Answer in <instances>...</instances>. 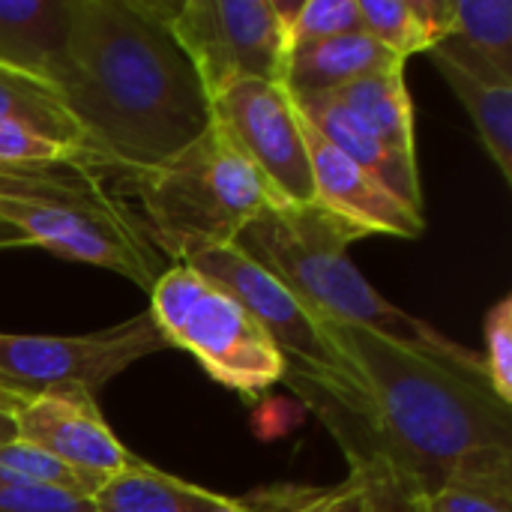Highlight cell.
Returning a JSON list of instances; mask_svg holds the SVG:
<instances>
[{"label": "cell", "mask_w": 512, "mask_h": 512, "mask_svg": "<svg viewBox=\"0 0 512 512\" xmlns=\"http://www.w3.org/2000/svg\"><path fill=\"white\" fill-rule=\"evenodd\" d=\"M0 123L24 126L60 147L66 156H84V132L69 114L60 90L39 75L0 63Z\"/></svg>", "instance_id": "d6986e66"}, {"label": "cell", "mask_w": 512, "mask_h": 512, "mask_svg": "<svg viewBox=\"0 0 512 512\" xmlns=\"http://www.w3.org/2000/svg\"><path fill=\"white\" fill-rule=\"evenodd\" d=\"M423 512H512V465L450 480L423 498Z\"/></svg>", "instance_id": "603a6c76"}, {"label": "cell", "mask_w": 512, "mask_h": 512, "mask_svg": "<svg viewBox=\"0 0 512 512\" xmlns=\"http://www.w3.org/2000/svg\"><path fill=\"white\" fill-rule=\"evenodd\" d=\"M249 504V512H276V501H273V489H258L249 498H243Z\"/></svg>", "instance_id": "f1b7e54d"}, {"label": "cell", "mask_w": 512, "mask_h": 512, "mask_svg": "<svg viewBox=\"0 0 512 512\" xmlns=\"http://www.w3.org/2000/svg\"><path fill=\"white\" fill-rule=\"evenodd\" d=\"M483 369L501 402L512 405V297H501L483 321Z\"/></svg>", "instance_id": "484cf974"}, {"label": "cell", "mask_w": 512, "mask_h": 512, "mask_svg": "<svg viewBox=\"0 0 512 512\" xmlns=\"http://www.w3.org/2000/svg\"><path fill=\"white\" fill-rule=\"evenodd\" d=\"M183 264L195 267L201 276L228 291L276 342L288 363L312 372L339 375V357L327 342L321 321H315L306 306L255 258H249L234 243L195 252Z\"/></svg>", "instance_id": "30bf717a"}, {"label": "cell", "mask_w": 512, "mask_h": 512, "mask_svg": "<svg viewBox=\"0 0 512 512\" xmlns=\"http://www.w3.org/2000/svg\"><path fill=\"white\" fill-rule=\"evenodd\" d=\"M306 147L312 168L315 204L351 225L360 237L387 234L399 240H417L426 231L423 213H414L372 174L342 156L327 138H321L306 120Z\"/></svg>", "instance_id": "7c38bea8"}, {"label": "cell", "mask_w": 512, "mask_h": 512, "mask_svg": "<svg viewBox=\"0 0 512 512\" xmlns=\"http://www.w3.org/2000/svg\"><path fill=\"white\" fill-rule=\"evenodd\" d=\"M147 294V315L168 348L192 354L216 384L255 399L285 378L288 360L264 327L195 267L162 270Z\"/></svg>", "instance_id": "8992f818"}, {"label": "cell", "mask_w": 512, "mask_h": 512, "mask_svg": "<svg viewBox=\"0 0 512 512\" xmlns=\"http://www.w3.org/2000/svg\"><path fill=\"white\" fill-rule=\"evenodd\" d=\"M429 57L465 105L489 159L501 177L512 183V81L501 78L492 66L453 39L429 48Z\"/></svg>", "instance_id": "4fadbf2b"}, {"label": "cell", "mask_w": 512, "mask_h": 512, "mask_svg": "<svg viewBox=\"0 0 512 512\" xmlns=\"http://www.w3.org/2000/svg\"><path fill=\"white\" fill-rule=\"evenodd\" d=\"M393 69H405V60L387 51L366 30H354V33H342V36H330V39L294 48L288 54L282 84L288 87L291 96L330 93L351 81H360L378 72H393Z\"/></svg>", "instance_id": "9a60e30c"}, {"label": "cell", "mask_w": 512, "mask_h": 512, "mask_svg": "<svg viewBox=\"0 0 512 512\" xmlns=\"http://www.w3.org/2000/svg\"><path fill=\"white\" fill-rule=\"evenodd\" d=\"M351 474L363 483L366 512H423V495L387 459L375 453L345 456Z\"/></svg>", "instance_id": "cb8c5ba5"}, {"label": "cell", "mask_w": 512, "mask_h": 512, "mask_svg": "<svg viewBox=\"0 0 512 512\" xmlns=\"http://www.w3.org/2000/svg\"><path fill=\"white\" fill-rule=\"evenodd\" d=\"M132 186L147 240L174 264L234 243L264 207L279 204L216 120L174 159L132 177Z\"/></svg>", "instance_id": "5b68a950"}, {"label": "cell", "mask_w": 512, "mask_h": 512, "mask_svg": "<svg viewBox=\"0 0 512 512\" xmlns=\"http://www.w3.org/2000/svg\"><path fill=\"white\" fill-rule=\"evenodd\" d=\"M165 348L168 342L147 312L87 336L0 333V393L15 402L66 387L96 393L138 360Z\"/></svg>", "instance_id": "52a82bcc"}, {"label": "cell", "mask_w": 512, "mask_h": 512, "mask_svg": "<svg viewBox=\"0 0 512 512\" xmlns=\"http://www.w3.org/2000/svg\"><path fill=\"white\" fill-rule=\"evenodd\" d=\"M0 512H93L90 498L21 486L0 468Z\"/></svg>", "instance_id": "83f0119b"}, {"label": "cell", "mask_w": 512, "mask_h": 512, "mask_svg": "<svg viewBox=\"0 0 512 512\" xmlns=\"http://www.w3.org/2000/svg\"><path fill=\"white\" fill-rule=\"evenodd\" d=\"M69 30V0H0V63L54 78Z\"/></svg>", "instance_id": "e0dca14e"}, {"label": "cell", "mask_w": 512, "mask_h": 512, "mask_svg": "<svg viewBox=\"0 0 512 512\" xmlns=\"http://www.w3.org/2000/svg\"><path fill=\"white\" fill-rule=\"evenodd\" d=\"M171 3L69 0L63 60L51 78L99 171L147 174L210 123V96L174 39Z\"/></svg>", "instance_id": "7a4b0ae2"}, {"label": "cell", "mask_w": 512, "mask_h": 512, "mask_svg": "<svg viewBox=\"0 0 512 512\" xmlns=\"http://www.w3.org/2000/svg\"><path fill=\"white\" fill-rule=\"evenodd\" d=\"M339 375L288 363L291 390L345 456L387 459L426 498L462 474L512 465V405L501 402L480 354L444 339L405 345L384 333L327 324Z\"/></svg>", "instance_id": "6da1fadb"}, {"label": "cell", "mask_w": 512, "mask_h": 512, "mask_svg": "<svg viewBox=\"0 0 512 512\" xmlns=\"http://www.w3.org/2000/svg\"><path fill=\"white\" fill-rule=\"evenodd\" d=\"M465 51L512 81V3L510 0H453L450 36Z\"/></svg>", "instance_id": "ffe728a7"}, {"label": "cell", "mask_w": 512, "mask_h": 512, "mask_svg": "<svg viewBox=\"0 0 512 512\" xmlns=\"http://www.w3.org/2000/svg\"><path fill=\"white\" fill-rule=\"evenodd\" d=\"M93 512H249L243 498H225L147 462L108 477L90 498Z\"/></svg>", "instance_id": "2e32d148"}, {"label": "cell", "mask_w": 512, "mask_h": 512, "mask_svg": "<svg viewBox=\"0 0 512 512\" xmlns=\"http://www.w3.org/2000/svg\"><path fill=\"white\" fill-rule=\"evenodd\" d=\"M0 222L12 225L27 246L111 270L144 291L162 276V255L138 216L84 156L0 162Z\"/></svg>", "instance_id": "3957f363"}, {"label": "cell", "mask_w": 512, "mask_h": 512, "mask_svg": "<svg viewBox=\"0 0 512 512\" xmlns=\"http://www.w3.org/2000/svg\"><path fill=\"white\" fill-rule=\"evenodd\" d=\"M294 102H297L303 120L321 138H327L342 156H348L354 165H360L366 174H372L384 189H390L414 213H423V183H420L417 162H405L396 153H390L330 93H306V96H294Z\"/></svg>", "instance_id": "5bb4252c"}, {"label": "cell", "mask_w": 512, "mask_h": 512, "mask_svg": "<svg viewBox=\"0 0 512 512\" xmlns=\"http://www.w3.org/2000/svg\"><path fill=\"white\" fill-rule=\"evenodd\" d=\"M9 411L21 441L45 450L48 456L99 486L108 477L141 462L117 441V435L99 414L93 393L87 390H48L18 399Z\"/></svg>", "instance_id": "8fae6325"}, {"label": "cell", "mask_w": 512, "mask_h": 512, "mask_svg": "<svg viewBox=\"0 0 512 512\" xmlns=\"http://www.w3.org/2000/svg\"><path fill=\"white\" fill-rule=\"evenodd\" d=\"M276 512H366L363 483L348 474L339 486L318 489V486H270Z\"/></svg>", "instance_id": "4316f807"}, {"label": "cell", "mask_w": 512, "mask_h": 512, "mask_svg": "<svg viewBox=\"0 0 512 512\" xmlns=\"http://www.w3.org/2000/svg\"><path fill=\"white\" fill-rule=\"evenodd\" d=\"M360 21L363 30L399 60L432 48L417 0H360Z\"/></svg>", "instance_id": "7402d4cb"}, {"label": "cell", "mask_w": 512, "mask_h": 512, "mask_svg": "<svg viewBox=\"0 0 512 512\" xmlns=\"http://www.w3.org/2000/svg\"><path fill=\"white\" fill-rule=\"evenodd\" d=\"M363 30L360 0H300L288 21V54L300 45Z\"/></svg>", "instance_id": "d4e9b609"}, {"label": "cell", "mask_w": 512, "mask_h": 512, "mask_svg": "<svg viewBox=\"0 0 512 512\" xmlns=\"http://www.w3.org/2000/svg\"><path fill=\"white\" fill-rule=\"evenodd\" d=\"M18 432H15V420H12V411L9 408H0V447L15 441Z\"/></svg>", "instance_id": "f546056e"}, {"label": "cell", "mask_w": 512, "mask_h": 512, "mask_svg": "<svg viewBox=\"0 0 512 512\" xmlns=\"http://www.w3.org/2000/svg\"><path fill=\"white\" fill-rule=\"evenodd\" d=\"M168 27L192 60L210 99L243 78L279 84L285 78L288 30L273 0L171 3Z\"/></svg>", "instance_id": "ba28073f"}, {"label": "cell", "mask_w": 512, "mask_h": 512, "mask_svg": "<svg viewBox=\"0 0 512 512\" xmlns=\"http://www.w3.org/2000/svg\"><path fill=\"white\" fill-rule=\"evenodd\" d=\"M360 234L312 204H270L234 240L270 270L315 321L351 324L405 345H438L447 336L384 300L348 258Z\"/></svg>", "instance_id": "277c9868"}, {"label": "cell", "mask_w": 512, "mask_h": 512, "mask_svg": "<svg viewBox=\"0 0 512 512\" xmlns=\"http://www.w3.org/2000/svg\"><path fill=\"white\" fill-rule=\"evenodd\" d=\"M18 246H27L24 237H21L12 225L0 222V249H18Z\"/></svg>", "instance_id": "4dcf8cb0"}, {"label": "cell", "mask_w": 512, "mask_h": 512, "mask_svg": "<svg viewBox=\"0 0 512 512\" xmlns=\"http://www.w3.org/2000/svg\"><path fill=\"white\" fill-rule=\"evenodd\" d=\"M213 120L267 180L279 204H312V168L303 114L279 81L243 78L213 99Z\"/></svg>", "instance_id": "9c48e42d"}, {"label": "cell", "mask_w": 512, "mask_h": 512, "mask_svg": "<svg viewBox=\"0 0 512 512\" xmlns=\"http://www.w3.org/2000/svg\"><path fill=\"white\" fill-rule=\"evenodd\" d=\"M0 468L9 477H15L21 486H33V489L66 492V495H78V498H93V492L99 489V483H93L90 477L72 471L69 465L57 462L54 456H48L45 450H39L21 438L0 447Z\"/></svg>", "instance_id": "44dd1931"}, {"label": "cell", "mask_w": 512, "mask_h": 512, "mask_svg": "<svg viewBox=\"0 0 512 512\" xmlns=\"http://www.w3.org/2000/svg\"><path fill=\"white\" fill-rule=\"evenodd\" d=\"M12 405H15V399L6 396V393H0V408H12Z\"/></svg>", "instance_id": "1f68e13d"}, {"label": "cell", "mask_w": 512, "mask_h": 512, "mask_svg": "<svg viewBox=\"0 0 512 512\" xmlns=\"http://www.w3.org/2000/svg\"><path fill=\"white\" fill-rule=\"evenodd\" d=\"M330 96L351 111L390 153L405 162H417L414 105L405 87V69L351 81L339 90H330Z\"/></svg>", "instance_id": "ac0fdd59"}]
</instances>
